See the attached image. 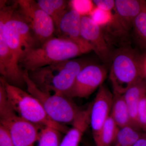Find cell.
Wrapping results in <instances>:
<instances>
[{
  "label": "cell",
  "mask_w": 146,
  "mask_h": 146,
  "mask_svg": "<svg viewBox=\"0 0 146 146\" xmlns=\"http://www.w3.org/2000/svg\"><path fill=\"white\" fill-rule=\"evenodd\" d=\"M93 51L84 39L76 41L67 37H53L40 46L31 50L19 62L23 70L31 71L52 63L70 60Z\"/></svg>",
  "instance_id": "obj_1"
},
{
  "label": "cell",
  "mask_w": 146,
  "mask_h": 146,
  "mask_svg": "<svg viewBox=\"0 0 146 146\" xmlns=\"http://www.w3.org/2000/svg\"><path fill=\"white\" fill-rule=\"evenodd\" d=\"M0 2V28L7 45L18 63L31 50L42 45L18 11L17 1L7 5Z\"/></svg>",
  "instance_id": "obj_2"
},
{
  "label": "cell",
  "mask_w": 146,
  "mask_h": 146,
  "mask_svg": "<svg viewBox=\"0 0 146 146\" xmlns=\"http://www.w3.org/2000/svg\"><path fill=\"white\" fill-rule=\"evenodd\" d=\"M87 64L81 60L70 59L27 71V73L29 78L41 91L68 97L78 75Z\"/></svg>",
  "instance_id": "obj_3"
},
{
  "label": "cell",
  "mask_w": 146,
  "mask_h": 146,
  "mask_svg": "<svg viewBox=\"0 0 146 146\" xmlns=\"http://www.w3.org/2000/svg\"><path fill=\"white\" fill-rule=\"evenodd\" d=\"M0 81L5 89L11 106L20 117L42 127H50L67 133L69 129L68 127L51 119L36 98L20 87L9 84L1 77Z\"/></svg>",
  "instance_id": "obj_4"
},
{
  "label": "cell",
  "mask_w": 146,
  "mask_h": 146,
  "mask_svg": "<svg viewBox=\"0 0 146 146\" xmlns=\"http://www.w3.org/2000/svg\"><path fill=\"white\" fill-rule=\"evenodd\" d=\"M145 77L143 60L134 51L125 48L114 54L110 73L114 94H123L132 84Z\"/></svg>",
  "instance_id": "obj_5"
},
{
  "label": "cell",
  "mask_w": 146,
  "mask_h": 146,
  "mask_svg": "<svg viewBox=\"0 0 146 146\" xmlns=\"http://www.w3.org/2000/svg\"><path fill=\"white\" fill-rule=\"evenodd\" d=\"M23 76L28 92L40 102L51 119L60 124H72L82 109L71 98L41 91L29 78L26 70H23Z\"/></svg>",
  "instance_id": "obj_6"
},
{
  "label": "cell",
  "mask_w": 146,
  "mask_h": 146,
  "mask_svg": "<svg viewBox=\"0 0 146 146\" xmlns=\"http://www.w3.org/2000/svg\"><path fill=\"white\" fill-rule=\"evenodd\" d=\"M18 11L42 45L53 37L55 28L52 18L43 10L37 1L18 0Z\"/></svg>",
  "instance_id": "obj_7"
},
{
  "label": "cell",
  "mask_w": 146,
  "mask_h": 146,
  "mask_svg": "<svg viewBox=\"0 0 146 146\" xmlns=\"http://www.w3.org/2000/svg\"><path fill=\"white\" fill-rule=\"evenodd\" d=\"M107 76L105 68L101 65L88 64L78 75L68 98H88L102 85Z\"/></svg>",
  "instance_id": "obj_8"
},
{
  "label": "cell",
  "mask_w": 146,
  "mask_h": 146,
  "mask_svg": "<svg viewBox=\"0 0 146 146\" xmlns=\"http://www.w3.org/2000/svg\"><path fill=\"white\" fill-rule=\"evenodd\" d=\"M114 95L104 85L98 89L91 104L90 124L94 142L98 141L108 119L110 116Z\"/></svg>",
  "instance_id": "obj_9"
},
{
  "label": "cell",
  "mask_w": 146,
  "mask_h": 146,
  "mask_svg": "<svg viewBox=\"0 0 146 146\" xmlns=\"http://www.w3.org/2000/svg\"><path fill=\"white\" fill-rule=\"evenodd\" d=\"M115 13L112 23L108 26L116 35H125L131 28L133 22L142 9L145 1L116 0Z\"/></svg>",
  "instance_id": "obj_10"
},
{
  "label": "cell",
  "mask_w": 146,
  "mask_h": 146,
  "mask_svg": "<svg viewBox=\"0 0 146 146\" xmlns=\"http://www.w3.org/2000/svg\"><path fill=\"white\" fill-rule=\"evenodd\" d=\"M0 121L1 124L8 130L15 146H33L39 140V125L16 114Z\"/></svg>",
  "instance_id": "obj_11"
},
{
  "label": "cell",
  "mask_w": 146,
  "mask_h": 146,
  "mask_svg": "<svg viewBox=\"0 0 146 146\" xmlns=\"http://www.w3.org/2000/svg\"><path fill=\"white\" fill-rule=\"evenodd\" d=\"M0 73L7 83L21 87L26 84L23 70L6 41L2 29L0 28Z\"/></svg>",
  "instance_id": "obj_12"
},
{
  "label": "cell",
  "mask_w": 146,
  "mask_h": 146,
  "mask_svg": "<svg viewBox=\"0 0 146 146\" xmlns=\"http://www.w3.org/2000/svg\"><path fill=\"white\" fill-rule=\"evenodd\" d=\"M81 35L91 45L93 51L103 62H108L110 57L109 47L101 28L94 23L89 16L82 18Z\"/></svg>",
  "instance_id": "obj_13"
},
{
  "label": "cell",
  "mask_w": 146,
  "mask_h": 146,
  "mask_svg": "<svg viewBox=\"0 0 146 146\" xmlns=\"http://www.w3.org/2000/svg\"><path fill=\"white\" fill-rule=\"evenodd\" d=\"M91 104L86 109L81 110L72 123L59 146H79L80 143L90 124Z\"/></svg>",
  "instance_id": "obj_14"
},
{
  "label": "cell",
  "mask_w": 146,
  "mask_h": 146,
  "mask_svg": "<svg viewBox=\"0 0 146 146\" xmlns=\"http://www.w3.org/2000/svg\"><path fill=\"white\" fill-rule=\"evenodd\" d=\"M127 106L133 128L141 130L137 121L139 104L146 95V84L145 78L140 80L132 84L123 94Z\"/></svg>",
  "instance_id": "obj_15"
},
{
  "label": "cell",
  "mask_w": 146,
  "mask_h": 146,
  "mask_svg": "<svg viewBox=\"0 0 146 146\" xmlns=\"http://www.w3.org/2000/svg\"><path fill=\"white\" fill-rule=\"evenodd\" d=\"M82 18L77 12L68 11L61 20L58 33L59 36L67 37L76 41L83 39L81 35Z\"/></svg>",
  "instance_id": "obj_16"
},
{
  "label": "cell",
  "mask_w": 146,
  "mask_h": 146,
  "mask_svg": "<svg viewBox=\"0 0 146 146\" xmlns=\"http://www.w3.org/2000/svg\"><path fill=\"white\" fill-rule=\"evenodd\" d=\"M37 2L52 18L58 33L60 22L68 11L67 2L64 0H39Z\"/></svg>",
  "instance_id": "obj_17"
},
{
  "label": "cell",
  "mask_w": 146,
  "mask_h": 146,
  "mask_svg": "<svg viewBox=\"0 0 146 146\" xmlns=\"http://www.w3.org/2000/svg\"><path fill=\"white\" fill-rule=\"evenodd\" d=\"M110 116L119 128L131 126L130 115L123 94H114Z\"/></svg>",
  "instance_id": "obj_18"
},
{
  "label": "cell",
  "mask_w": 146,
  "mask_h": 146,
  "mask_svg": "<svg viewBox=\"0 0 146 146\" xmlns=\"http://www.w3.org/2000/svg\"><path fill=\"white\" fill-rule=\"evenodd\" d=\"M143 133L131 126L119 128L113 146H132Z\"/></svg>",
  "instance_id": "obj_19"
},
{
  "label": "cell",
  "mask_w": 146,
  "mask_h": 146,
  "mask_svg": "<svg viewBox=\"0 0 146 146\" xmlns=\"http://www.w3.org/2000/svg\"><path fill=\"white\" fill-rule=\"evenodd\" d=\"M119 129L118 126L110 116L103 128L98 141L95 143L96 146H112Z\"/></svg>",
  "instance_id": "obj_20"
},
{
  "label": "cell",
  "mask_w": 146,
  "mask_h": 146,
  "mask_svg": "<svg viewBox=\"0 0 146 146\" xmlns=\"http://www.w3.org/2000/svg\"><path fill=\"white\" fill-rule=\"evenodd\" d=\"M59 131L50 127H44L39 133L37 146H59L61 136Z\"/></svg>",
  "instance_id": "obj_21"
},
{
  "label": "cell",
  "mask_w": 146,
  "mask_h": 146,
  "mask_svg": "<svg viewBox=\"0 0 146 146\" xmlns=\"http://www.w3.org/2000/svg\"><path fill=\"white\" fill-rule=\"evenodd\" d=\"M133 28L136 36L146 46V1L133 22Z\"/></svg>",
  "instance_id": "obj_22"
},
{
  "label": "cell",
  "mask_w": 146,
  "mask_h": 146,
  "mask_svg": "<svg viewBox=\"0 0 146 146\" xmlns=\"http://www.w3.org/2000/svg\"><path fill=\"white\" fill-rule=\"evenodd\" d=\"M89 17L100 27L107 26L112 23L114 15L112 11L100 9L95 6Z\"/></svg>",
  "instance_id": "obj_23"
},
{
  "label": "cell",
  "mask_w": 146,
  "mask_h": 146,
  "mask_svg": "<svg viewBox=\"0 0 146 146\" xmlns=\"http://www.w3.org/2000/svg\"><path fill=\"white\" fill-rule=\"evenodd\" d=\"M71 10L75 11L82 16H89L95 8L93 1L91 0H72L68 3Z\"/></svg>",
  "instance_id": "obj_24"
},
{
  "label": "cell",
  "mask_w": 146,
  "mask_h": 146,
  "mask_svg": "<svg viewBox=\"0 0 146 146\" xmlns=\"http://www.w3.org/2000/svg\"><path fill=\"white\" fill-rule=\"evenodd\" d=\"M137 121L140 129L146 132V95L142 98L139 104Z\"/></svg>",
  "instance_id": "obj_25"
},
{
  "label": "cell",
  "mask_w": 146,
  "mask_h": 146,
  "mask_svg": "<svg viewBox=\"0 0 146 146\" xmlns=\"http://www.w3.org/2000/svg\"><path fill=\"white\" fill-rule=\"evenodd\" d=\"M0 146H15L6 128L0 125Z\"/></svg>",
  "instance_id": "obj_26"
},
{
  "label": "cell",
  "mask_w": 146,
  "mask_h": 146,
  "mask_svg": "<svg viewBox=\"0 0 146 146\" xmlns=\"http://www.w3.org/2000/svg\"><path fill=\"white\" fill-rule=\"evenodd\" d=\"M96 7L107 11H112L115 8V1L114 0H94Z\"/></svg>",
  "instance_id": "obj_27"
},
{
  "label": "cell",
  "mask_w": 146,
  "mask_h": 146,
  "mask_svg": "<svg viewBox=\"0 0 146 146\" xmlns=\"http://www.w3.org/2000/svg\"><path fill=\"white\" fill-rule=\"evenodd\" d=\"M132 146H146V132H143L141 138Z\"/></svg>",
  "instance_id": "obj_28"
},
{
  "label": "cell",
  "mask_w": 146,
  "mask_h": 146,
  "mask_svg": "<svg viewBox=\"0 0 146 146\" xmlns=\"http://www.w3.org/2000/svg\"><path fill=\"white\" fill-rule=\"evenodd\" d=\"M143 68L144 73L146 76V57L143 60Z\"/></svg>",
  "instance_id": "obj_29"
},
{
  "label": "cell",
  "mask_w": 146,
  "mask_h": 146,
  "mask_svg": "<svg viewBox=\"0 0 146 146\" xmlns=\"http://www.w3.org/2000/svg\"><path fill=\"white\" fill-rule=\"evenodd\" d=\"M145 83L146 84V76L145 77Z\"/></svg>",
  "instance_id": "obj_30"
},
{
  "label": "cell",
  "mask_w": 146,
  "mask_h": 146,
  "mask_svg": "<svg viewBox=\"0 0 146 146\" xmlns=\"http://www.w3.org/2000/svg\"></svg>",
  "instance_id": "obj_31"
}]
</instances>
